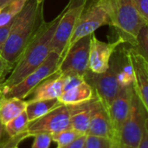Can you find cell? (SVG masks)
<instances>
[{
	"mask_svg": "<svg viewBox=\"0 0 148 148\" xmlns=\"http://www.w3.org/2000/svg\"><path fill=\"white\" fill-rule=\"evenodd\" d=\"M14 66L4 59L0 49V83H3L12 71Z\"/></svg>",
	"mask_w": 148,
	"mask_h": 148,
	"instance_id": "27",
	"label": "cell"
},
{
	"mask_svg": "<svg viewBox=\"0 0 148 148\" xmlns=\"http://www.w3.org/2000/svg\"><path fill=\"white\" fill-rule=\"evenodd\" d=\"M27 101L16 97H4L0 102V122L4 126L25 111Z\"/></svg>",
	"mask_w": 148,
	"mask_h": 148,
	"instance_id": "19",
	"label": "cell"
},
{
	"mask_svg": "<svg viewBox=\"0 0 148 148\" xmlns=\"http://www.w3.org/2000/svg\"><path fill=\"white\" fill-rule=\"evenodd\" d=\"M97 97V96H96ZM88 135L101 137L114 141V134L106 107L97 97L89 121Z\"/></svg>",
	"mask_w": 148,
	"mask_h": 148,
	"instance_id": "14",
	"label": "cell"
},
{
	"mask_svg": "<svg viewBox=\"0 0 148 148\" xmlns=\"http://www.w3.org/2000/svg\"><path fill=\"white\" fill-rule=\"evenodd\" d=\"M84 81V77L79 76V75H65V81L63 84V91H66L82 82Z\"/></svg>",
	"mask_w": 148,
	"mask_h": 148,
	"instance_id": "28",
	"label": "cell"
},
{
	"mask_svg": "<svg viewBox=\"0 0 148 148\" xmlns=\"http://www.w3.org/2000/svg\"><path fill=\"white\" fill-rule=\"evenodd\" d=\"M137 148H148V127L146 129L143 137Z\"/></svg>",
	"mask_w": 148,
	"mask_h": 148,
	"instance_id": "32",
	"label": "cell"
},
{
	"mask_svg": "<svg viewBox=\"0 0 148 148\" xmlns=\"http://www.w3.org/2000/svg\"><path fill=\"white\" fill-rule=\"evenodd\" d=\"M2 141V140H1ZM0 148H1V142H0Z\"/></svg>",
	"mask_w": 148,
	"mask_h": 148,
	"instance_id": "40",
	"label": "cell"
},
{
	"mask_svg": "<svg viewBox=\"0 0 148 148\" xmlns=\"http://www.w3.org/2000/svg\"><path fill=\"white\" fill-rule=\"evenodd\" d=\"M34 140L31 148H49L52 142L51 134H39L33 136Z\"/></svg>",
	"mask_w": 148,
	"mask_h": 148,
	"instance_id": "26",
	"label": "cell"
},
{
	"mask_svg": "<svg viewBox=\"0 0 148 148\" xmlns=\"http://www.w3.org/2000/svg\"><path fill=\"white\" fill-rule=\"evenodd\" d=\"M133 85L121 87L117 96L107 108L112 128L114 134V141L119 140L121 129L130 110L131 100L134 94Z\"/></svg>",
	"mask_w": 148,
	"mask_h": 148,
	"instance_id": "12",
	"label": "cell"
},
{
	"mask_svg": "<svg viewBox=\"0 0 148 148\" xmlns=\"http://www.w3.org/2000/svg\"><path fill=\"white\" fill-rule=\"evenodd\" d=\"M2 98H3V92H1V93H0V102H1Z\"/></svg>",
	"mask_w": 148,
	"mask_h": 148,
	"instance_id": "38",
	"label": "cell"
},
{
	"mask_svg": "<svg viewBox=\"0 0 148 148\" xmlns=\"http://www.w3.org/2000/svg\"><path fill=\"white\" fill-rule=\"evenodd\" d=\"M104 25H109V18L100 1L93 0L89 3L87 2L63 55L79 39L95 33L97 29Z\"/></svg>",
	"mask_w": 148,
	"mask_h": 148,
	"instance_id": "8",
	"label": "cell"
},
{
	"mask_svg": "<svg viewBox=\"0 0 148 148\" xmlns=\"http://www.w3.org/2000/svg\"><path fill=\"white\" fill-rule=\"evenodd\" d=\"M63 10L51 21L44 22L16 61L12 71L2 83L3 91L16 85L38 68L51 52L50 44Z\"/></svg>",
	"mask_w": 148,
	"mask_h": 148,
	"instance_id": "1",
	"label": "cell"
},
{
	"mask_svg": "<svg viewBox=\"0 0 148 148\" xmlns=\"http://www.w3.org/2000/svg\"><path fill=\"white\" fill-rule=\"evenodd\" d=\"M105 9L109 26L114 28L125 43L135 47L140 30L146 25V20L138 11L133 0H99Z\"/></svg>",
	"mask_w": 148,
	"mask_h": 148,
	"instance_id": "3",
	"label": "cell"
},
{
	"mask_svg": "<svg viewBox=\"0 0 148 148\" xmlns=\"http://www.w3.org/2000/svg\"><path fill=\"white\" fill-rule=\"evenodd\" d=\"M44 1L27 0L21 12L16 16L9 36L2 48L3 56L15 66L21 54L31 41L44 19Z\"/></svg>",
	"mask_w": 148,
	"mask_h": 148,
	"instance_id": "2",
	"label": "cell"
},
{
	"mask_svg": "<svg viewBox=\"0 0 148 148\" xmlns=\"http://www.w3.org/2000/svg\"><path fill=\"white\" fill-rule=\"evenodd\" d=\"M15 19L3 26H0V49L1 50H2V48H3L4 42H6L8 36H9V34H10V32L12 29V26L14 24Z\"/></svg>",
	"mask_w": 148,
	"mask_h": 148,
	"instance_id": "29",
	"label": "cell"
},
{
	"mask_svg": "<svg viewBox=\"0 0 148 148\" xmlns=\"http://www.w3.org/2000/svg\"><path fill=\"white\" fill-rule=\"evenodd\" d=\"M27 0H11L0 7V26H3L12 20L23 10Z\"/></svg>",
	"mask_w": 148,
	"mask_h": 148,
	"instance_id": "21",
	"label": "cell"
},
{
	"mask_svg": "<svg viewBox=\"0 0 148 148\" xmlns=\"http://www.w3.org/2000/svg\"><path fill=\"white\" fill-rule=\"evenodd\" d=\"M96 99L97 97L95 95L92 99L87 101L68 106L70 127L81 134H87L88 133Z\"/></svg>",
	"mask_w": 148,
	"mask_h": 148,
	"instance_id": "15",
	"label": "cell"
},
{
	"mask_svg": "<svg viewBox=\"0 0 148 148\" xmlns=\"http://www.w3.org/2000/svg\"><path fill=\"white\" fill-rule=\"evenodd\" d=\"M123 43L125 42L121 37H118L114 42H106L99 40L93 33L90 38L88 70L95 74L106 72L109 69V62L114 51Z\"/></svg>",
	"mask_w": 148,
	"mask_h": 148,
	"instance_id": "11",
	"label": "cell"
},
{
	"mask_svg": "<svg viewBox=\"0 0 148 148\" xmlns=\"http://www.w3.org/2000/svg\"><path fill=\"white\" fill-rule=\"evenodd\" d=\"M3 140H2V141H1V148H19L18 147V146H16V147H3Z\"/></svg>",
	"mask_w": 148,
	"mask_h": 148,
	"instance_id": "36",
	"label": "cell"
},
{
	"mask_svg": "<svg viewBox=\"0 0 148 148\" xmlns=\"http://www.w3.org/2000/svg\"><path fill=\"white\" fill-rule=\"evenodd\" d=\"M10 1H11V0H0V7L3 6V5L5 4V3H7L10 2Z\"/></svg>",
	"mask_w": 148,
	"mask_h": 148,
	"instance_id": "35",
	"label": "cell"
},
{
	"mask_svg": "<svg viewBox=\"0 0 148 148\" xmlns=\"http://www.w3.org/2000/svg\"><path fill=\"white\" fill-rule=\"evenodd\" d=\"M65 75L59 71L44 80L32 92L29 101L58 99L63 92Z\"/></svg>",
	"mask_w": 148,
	"mask_h": 148,
	"instance_id": "17",
	"label": "cell"
},
{
	"mask_svg": "<svg viewBox=\"0 0 148 148\" xmlns=\"http://www.w3.org/2000/svg\"><path fill=\"white\" fill-rule=\"evenodd\" d=\"M36 1H37L38 3H40V2H42V1H44V0H36Z\"/></svg>",
	"mask_w": 148,
	"mask_h": 148,
	"instance_id": "39",
	"label": "cell"
},
{
	"mask_svg": "<svg viewBox=\"0 0 148 148\" xmlns=\"http://www.w3.org/2000/svg\"><path fill=\"white\" fill-rule=\"evenodd\" d=\"M84 80L93 88L95 95L106 108L117 96L121 89L116 75L110 68L101 74H95L88 70L84 75Z\"/></svg>",
	"mask_w": 148,
	"mask_h": 148,
	"instance_id": "10",
	"label": "cell"
},
{
	"mask_svg": "<svg viewBox=\"0 0 148 148\" xmlns=\"http://www.w3.org/2000/svg\"><path fill=\"white\" fill-rule=\"evenodd\" d=\"M127 56L133 70L134 92L148 110V60L132 46L127 48Z\"/></svg>",
	"mask_w": 148,
	"mask_h": 148,
	"instance_id": "13",
	"label": "cell"
},
{
	"mask_svg": "<svg viewBox=\"0 0 148 148\" xmlns=\"http://www.w3.org/2000/svg\"><path fill=\"white\" fill-rule=\"evenodd\" d=\"M70 127L69 108L67 105L60 104L46 114L29 121L25 130L14 138H6L3 140V147H16L19 143L28 138L33 137L39 134H54Z\"/></svg>",
	"mask_w": 148,
	"mask_h": 148,
	"instance_id": "4",
	"label": "cell"
},
{
	"mask_svg": "<svg viewBox=\"0 0 148 148\" xmlns=\"http://www.w3.org/2000/svg\"><path fill=\"white\" fill-rule=\"evenodd\" d=\"M81 135L83 134H81L75 130H74L73 128L69 127L52 134L51 138H52V142H55L57 145L56 147H61L74 141Z\"/></svg>",
	"mask_w": 148,
	"mask_h": 148,
	"instance_id": "23",
	"label": "cell"
},
{
	"mask_svg": "<svg viewBox=\"0 0 148 148\" xmlns=\"http://www.w3.org/2000/svg\"><path fill=\"white\" fill-rule=\"evenodd\" d=\"M88 0H69L63 8V13L59 20L51 40V51L62 56L65 49L75 31L79 18Z\"/></svg>",
	"mask_w": 148,
	"mask_h": 148,
	"instance_id": "6",
	"label": "cell"
},
{
	"mask_svg": "<svg viewBox=\"0 0 148 148\" xmlns=\"http://www.w3.org/2000/svg\"><path fill=\"white\" fill-rule=\"evenodd\" d=\"M140 14L148 21V0H133Z\"/></svg>",
	"mask_w": 148,
	"mask_h": 148,
	"instance_id": "30",
	"label": "cell"
},
{
	"mask_svg": "<svg viewBox=\"0 0 148 148\" xmlns=\"http://www.w3.org/2000/svg\"><path fill=\"white\" fill-rule=\"evenodd\" d=\"M3 84H2V83H0V93H1V92H3Z\"/></svg>",
	"mask_w": 148,
	"mask_h": 148,
	"instance_id": "37",
	"label": "cell"
},
{
	"mask_svg": "<svg viewBox=\"0 0 148 148\" xmlns=\"http://www.w3.org/2000/svg\"><path fill=\"white\" fill-rule=\"evenodd\" d=\"M60 104L62 103H60L58 99L27 101L25 113L29 121H31L46 114Z\"/></svg>",
	"mask_w": 148,
	"mask_h": 148,
	"instance_id": "20",
	"label": "cell"
},
{
	"mask_svg": "<svg viewBox=\"0 0 148 148\" xmlns=\"http://www.w3.org/2000/svg\"><path fill=\"white\" fill-rule=\"evenodd\" d=\"M86 136L87 134H83L81 135L80 137H78L76 140H75L74 141L70 142L68 145H65L63 147L56 148H84L85 147V141H86Z\"/></svg>",
	"mask_w": 148,
	"mask_h": 148,
	"instance_id": "31",
	"label": "cell"
},
{
	"mask_svg": "<svg viewBox=\"0 0 148 148\" xmlns=\"http://www.w3.org/2000/svg\"><path fill=\"white\" fill-rule=\"evenodd\" d=\"M111 148H130V147H125V146L121 145L119 141H113L112 147Z\"/></svg>",
	"mask_w": 148,
	"mask_h": 148,
	"instance_id": "33",
	"label": "cell"
},
{
	"mask_svg": "<svg viewBox=\"0 0 148 148\" xmlns=\"http://www.w3.org/2000/svg\"><path fill=\"white\" fill-rule=\"evenodd\" d=\"M4 134H5V133H4V126L0 122V142L4 138Z\"/></svg>",
	"mask_w": 148,
	"mask_h": 148,
	"instance_id": "34",
	"label": "cell"
},
{
	"mask_svg": "<svg viewBox=\"0 0 148 148\" xmlns=\"http://www.w3.org/2000/svg\"><path fill=\"white\" fill-rule=\"evenodd\" d=\"M95 95L93 88L84 80L78 85L63 91L58 101L63 105H75L92 99Z\"/></svg>",
	"mask_w": 148,
	"mask_h": 148,
	"instance_id": "18",
	"label": "cell"
},
{
	"mask_svg": "<svg viewBox=\"0 0 148 148\" xmlns=\"http://www.w3.org/2000/svg\"><path fill=\"white\" fill-rule=\"evenodd\" d=\"M118 46L114 51V58L112 62H109V68L116 75L118 82L121 87L133 85L134 77L132 66L127 56V48Z\"/></svg>",
	"mask_w": 148,
	"mask_h": 148,
	"instance_id": "16",
	"label": "cell"
},
{
	"mask_svg": "<svg viewBox=\"0 0 148 148\" xmlns=\"http://www.w3.org/2000/svg\"><path fill=\"white\" fill-rule=\"evenodd\" d=\"M61 56L57 53L51 51L38 68L16 85L3 91V95L4 97H16L24 100L29 96L31 92L40 83L58 71Z\"/></svg>",
	"mask_w": 148,
	"mask_h": 148,
	"instance_id": "7",
	"label": "cell"
},
{
	"mask_svg": "<svg viewBox=\"0 0 148 148\" xmlns=\"http://www.w3.org/2000/svg\"><path fill=\"white\" fill-rule=\"evenodd\" d=\"M28 123L29 120L24 111L4 125V133L7 137L14 138L21 134L25 130Z\"/></svg>",
	"mask_w": 148,
	"mask_h": 148,
	"instance_id": "22",
	"label": "cell"
},
{
	"mask_svg": "<svg viewBox=\"0 0 148 148\" xmlns=\"http://www.w3.org/2000/svg\"><path fill=\"white\" fill-rule=\"evenodd\" d=\"M92 35V34H91ZM91 35L79 39L61 58L58 71L64 75H79L84 77L88 71L89 46Z\"/></svg>",
	"mask_w": 148,
	"mask_h": 148,
	"instance_id": "9",
	"label": "cell"
},
{
	"mask_svg": "<svg viewBox=\"0 0 148 148\" xmlns=\"http://www.w3.org/2000/svg\"><path fill=\"white\" fill-rule=\"evenodd\" d=\"M147 35L148 25H146L140 30L138 36H137V40H136V45L135 47H133L139 54H140L146 59H147L148 56Z\"/></svg>",
	"mask_w": 148,
	"mask_h": 148,
	"instance_id": "24",
	"label": "cell"
},
{
	"mask_svg": "<svg viewBox=\"0 0 148 148\" xmlns=\"http://www.w3.org/2000/svg\"><path fill=\"white\" fill-rule=\"evenodd\" d=\"M148 110L134 91L130 110L121 129L119 142L127 147L137 148L148 127Z\"/></svg>",
	"mask_w": 148,
	"mask_h": 148,
	"instance_id": "5",
	"label": "cell"
},
{
	"mask_svg": "<svg viewBox=\"0 0 148 148\" xmlns=\"http://www.w3.org/2000/svg\"><path fill=\"white\" fill-rule=\"evenodd\" d=\"M112 144L113 141L108 139L87 134L84 148H111Z\"/></svg>",
	"mask_w": 148,
	"mask_h": 148,
	"instance_id": "25",
	"label": "cell"
}]
</instances>
